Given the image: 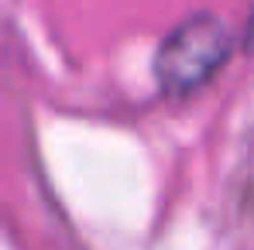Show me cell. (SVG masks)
Returning a JSON list of instances; mask_svg holds the SVG:
<instances>
[{
	"mask_svg": "<svg viewBox=\"0 0 254 250\" xmlns=\"http://www.w3.org/2000/svg\"><path fill=\"white\" fill-rule=\"evenodd\" d=\"M244 48L254 51V10H251V17H248V28H244Z\"/></svg>",
	"mask_w": 254,
	"mask_h": 250,
	"instance_id": "obj_2",
	"label": "cell"
},
{
	"mask_svg": "<svg viewBox=\"0 0 254 250\" xmlns=\"http://www.w3.org/2000/svg\"><path fill=\"white\" fill-rule=\"evenodd\" d=\"M230 28L216 14H192L182 24H175L155 55V79L162 93L186 96L203 83H210L213 72L230 58Z\"/></svg>",
	"mask_w": 254,
	"mask_h": 250,
	"instance_id": "obj_1",
	"label": "cell"
}]
</instances>
